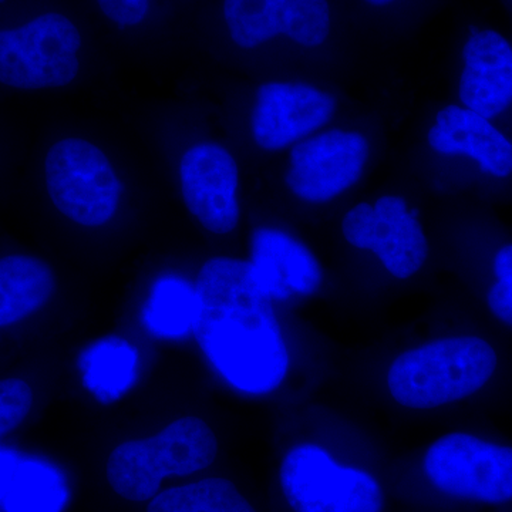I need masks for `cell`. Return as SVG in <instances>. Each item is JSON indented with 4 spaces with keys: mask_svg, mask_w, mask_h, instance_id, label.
Masks as SVG:
<instances>
[{
    "mask_svg": "<svg viewBox=\"0 0 512 512\" xmlns=\"http://www.w3.org/2000/svg\"><path fill=\"white\" fill-rule=\"evenodd\" d=\"M192 330L212 366L242 392L265 394L284 382L288 349L252 262L214 258L202 266Z\"/></svg>",
    "mask_w": 512,
    "mask_h": 512,
    "instance_id": "cell-1",
    "label": "cell"
},
{
    "mask_svg": "<svg viewBox=\"0 0 512 512\" xmlns=\"http://www.w3.org/2000/svg\"><path fill=\"white\" fill-rule=\"evenodd\" d=\"M498 355L478 336L427 343L394 360L387 376L390 393L409 409H434L473 396L493 379Z\"/></svg>",
    "mask_w": 512,
    "mask_h": 512,
    "instance_id": "cell-2",
    "label": "cell"
},
{
    "mask_svg": "<svg viewBox=\"0 0 512 512\" xmlns=\"http://www.w3.org/2000/svg\"><path fill=\"white\" fill-rule=\"evenodd\" d=\"M217 453V437L210 426L198 417H185L158 436L114 448L107 461V481L128 501L153 500L165 477L204 470Z\"/></svg>",
    "mask_w": 512,
    "mask_h": 512,
    "instance_id": "cell-3",
    "label": "cell"
},
{
    "mask_svg": "<svg viewBox=\"0 0 512 512\" xmlns=\"http://www.w3.org/2000/svg\"><path fill=\"white\" fill-rule=\"evenodd\" d=\"M279 481L293 512H383L384 493L372 474L336 463L313 444L286 454Z\"/></svg>",
    "mask_w": 512,
    "mask_h": 512,
    "instance_id": "cell-4",
    "label": "cell"
},
{
    "mask_svg": "<svg viewBox=\"0 0 512 512\" xmlns=\"http://www.w3.org/2000/svg\"><path fill=\"white\" fill-rule=\"evenodd\" d=\"M80 47L79 29L60 13L0 30V83L23 90L67 86L79 73Z\"/></svg>",
    "mask_w": 512,
    "mask_h": 512,
    "instance_id": "cell-5",
    "label": "cell"
},
{
    "mask_svg": "<svg viewBox=\"0 0 512 512\" xmlns=\"http://www.w3.org/2000/svg\"><path fill=\"white\" fill-rule=\"evenodd\" d=\"M430 483L456 500L497 507L512 503V447L468 433L441 437L424 457Z\"/></svg>",
    "mask_w": 512,
    "mask_h": 512,
    "instance_id": "cell-6",
    "label": "cell"
},
{
    "mask_svg": "<svg viewBox=\"0 0 512 512\" xmlns=\"http://www.w3.org/2000/svg\"><path fill=\"white\" fill-rule=\"evenodd\" d=\"M46 185L57 210L84 227H100L113 217L120 181L106 154L80 138L59 141L47 153Z\"/></svg>",
    "mask_w": 512,
    "mask_h": 512,
    "instance_id": "cell-7",
    "label": "cell"
},
{
    "mask_svg": "<svg viewBox=\"0 0 512 512\" xmlns=\"http://www.w3.org/2000/svg\"><path fill=\"white\" fill-rule=\"evenodd\" d=\"M342 231L350 245L375 252L384 268L399 279L419 272L429 255L416 212L396 195L379 198L375 205H356L343 218Z\"/></svg>",
    "mask_w": 512,
    "mask_h": 512,
    "instance_id": "cell-8",
    "label": "cell"
},
{
    "mask_svg": "<svg viewBox=\"0 0 512 512\" xmlns=\"http://www.w3.org/2000/svg\"><path fill=\"white\" fill-rule=\"evenodd\" d=\"M367 157L369 143L363 134L328 131L293 147L286 185L301 200H333L359 181Z\"/></svg>",
    "mask_w": 512,
    "mask_h": 512,
    "instance_id": "cell-9",
    "label": "cell"
},
{
    "mask_svg": "<svg viewBox=\"0 0 512 512\" xmlns=\"http://www.w3.org/2000/svg\"><path fill=\"white\" fill-rule=\"evenodd\" d=\"M229 35L242 49H255L286 36L298 45L316 47L328 39V0H224Z\"/></svg>",
    "mask_w": 512,
    "mask_h": 512,
    "instance_id": "cell-10",
    "label": "cell"
},
{
    "mask_svg": "<svg viewBox=\"0 0 512 512\" xmlns=\"http://www.w3.org/2000/svg\"><path fill=\"white\" fill-rule=\"evenodd\" d=\"M335 110L333 96L316 87L266 83L256 94L252 133L264 150H282L325 126Z\"/></svg>",
    "mask_w": 512,
    "mask_h": 512,
    "instance_id": "cell-11",
    "label": "cell"
},
{
    "mask_svg": "<svg viewBox=\"0 0 512 512\" xmlns=\"http://www.w3.org/2000/svg\"><path fill=\"white\" fill-rule=\"evenodd\" d=\"M181 188L191 214L214 234H228L239 221L238 165L218 144H198L181 161Z\"/></svg>",
    "mask_w": 512,
    "mask_h": 512,
    "instance_id": "cell-12",
    "label": "cell"
},
{
    "mask_svg": "<svg viewBox=\"0 0 512 512\" xmlns=\"http://www.w3.org/2000/svg\"><path fill=\"white\" fill-rule=\"evenodd\" d=\"M460 99L485 119L512 104V46L495 30H474L463 50Z\"/></svg>",
    "mask_w": 512,
    "mask_h": 512,
    "instance_id": "cell-13",
    "label": "cell"
},
{
    "mask_svg": "<svg viewBox=\"0 0 512 512\" xmlns=\"http://www.w3.org/2000/svg\"><path fill=\"white\" fill-rule=\"evenodd\" d=\"M251 262L272 301L312 295L322 284L318 259L305 245L278 229H256Z\"/></svg>",
    "mask_w": 512,
    "mask_h": 512,
    "instance_id": "cell-14",
    "label": "cell"
},
{
    "mask_svg": "<svg viewBox=\"0 0 512 512\" xmlns=\"http://www.w3.org/2000/svg\"><path fill=\"white\" fill-rule=\"evenodd\" d=\"M429 144L447 156H467L494 177L512 174V143L476 111L447 106L430 128Z\"/></svg>",
    "mask_w": 512,
    "mask_h": 512,
    "instance_id": "cell-15",
    "label": "cell"
},
{
    "mask_svg": "<svg viewBox=\"0 0 512 512\" xmlns=\"http://www.w3.org/2000/svg\"><path fill=\"white\" fill-rule=\"evenodd\" d=\"M56 288L50 266L33 256L0 259V328L39 311Z\"/></svg>",
    "mask_w": 512,
    "mask_h": 512,
    "instance_id": "cell-16",
    "label": "cell"
},
{
    "mask_svg": "<svg viewBox=\"0 0 512 512\" xmlns=\"http://www.w3.org/2000/svg\"><path fill=\"white\" fill-rule=\"evenodd\" d=\"M79 365L84 386L104 404L119 400L136 382V349L116 336L90 346L80 357Z\"/></svg>",
    "mask_w": 512,
    "mask_h": 512,
    "instance_id": "cell-17",
    "label": "cell"
},
{
    "mask_svg": "<svg viewBox=\"0 0 512 512\" xmlns=\"http://www.w3.org/2000/svg\"><path fill=\"white\" fill-rule=\"evenodd\" d=\"M147 512H256L237 487L225 478H207L156 495Z\"/></svg>",
    "mask_w": 512,
    "mask_h": 512,
    "instance_id": "cell-18",
    "label": "cell"
},
{
    "mask_svg": "<svg viewBox=\"0 0 512 512\" xmlns=\"http://www.w3.org/2000/svg\"><path fill=\"white\" fill-rule=\"evenodd\" d=\"M195 288L178 276H164L156 282L144 309L151 332L163 338H180L192 328Z\"/></svg>",
    "mask_w": 512,
    "mask_h": 512,
    "instance_id": "cell-19",
    "label": "cell"
},
{
    "mask_svg": "<svg viewBox=\"0 0 512 512\" xmlns=\"http://www.w3.org/2000/svg\"><path fill=\"white\" fill-rule=\"evenodd\" d=\"M64 487L49 468L28 464L20 471L10 508L18 512H57L63 505Z\"/></svg>",
    "mask_w": 512,
    "mask_h": 512,
    "instance_id": "cell-20",
    "label": "cell"
},
{
    "mask_svg": "<svg viewBox=\"0 0 512 512\" xmlns=\"http://www.w3.org/2000/svg\"><path fill=\"white\" fill-rule=\"evenodd\" d=\"M32 404L33 393L28 383L20 379L0 380V437L26 419Z\"/></svg>",
    "mask_w": 512,
    "mask_h": 512,
    "instance_id": "cell-21",
    "label": "cell"
},
{
    "mask_svg": "<svg viewBox=\"0 0 512 512\" xmlns=\"http://www.w3.org/2000/svg\"><path fill=\"white\" fill-rule=\"evenodd\" d=\"M101 12L120 26H136L146 19L150 0H96Z\"/></svg>",
    "mask_w": 512,
    "mask_h": 512,
    "instance_id": "cell-22",
    "label": "cell"
},
{
    "mask_svg": "<svg viewBox=\"0 0 512 512\" xmlns=\"http://www.w3.org/2000/svg\"><path fill=\"white\" fill-rule=\"evenodd\" d=\"M366 3H369V5L372 6H387L390 5V3H393L394 0H365Z\"/></svg>",
    "mask_w": 512,
    "mask_h": 512,
    "instance_id": "cell-23",
    "label": "cell"
}]
</instances>
